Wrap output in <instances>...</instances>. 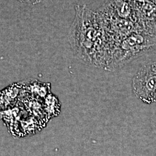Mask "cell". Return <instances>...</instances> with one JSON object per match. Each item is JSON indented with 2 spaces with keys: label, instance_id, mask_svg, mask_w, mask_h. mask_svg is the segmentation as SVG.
Masks as SVG:
<instances>
[{
  "label": "cell",
  "instance_id": "3",
  "mask_svg": "<svg viewBox=\"0 0 156 156\" xmlns=\"http://www.w3.org/2000/svg\"><path fill=\"white\" fill-rule=\"evenodd\" d=\"M134 94L146 104L156 102V62L141 67L132 81Z\"/></svg>",
  "mask_w": 156,
  "mask_h": 156
},
{
  "label": "cell",
  "instance_id": "4",
  "mask_svg": "<svg viewBox=\"0 0 156 156\" xmlns=\"http://www.w3.org/2000/svg\"><path fill=\"white\" fill-rule=\"evenodd\" d=\"M134 2L136 3H145V2H156V0H133Z\"/></svg>",
  "mask_w": 156,
  "mask_h": 156
},
{
  "label": "cell",
  "instance_id": "2",
  "mask_svg": "<svg viewBox=\"0 0 156 156\" xmlns=\"http://www.w3.org/2000/svg\"><path fill=\"white\" fill-rule=\"evenodd\" d=\"M156 46V36L142 30H136L114 47L106 63L108 70L122 68Z\"/></svg>",
  "mask_w": 156,
  "mask_h": 156
},
{
  "label": "cell",
  "instance_id": "1",
  "mask_svg": "<svg viewBox=\"0 0 156 156\" xmlns=\"http://www.w3.org/2000/svg\"><path fill=\"white\" fill-rule=\"evenodd\" d=\"M75 11L69 31L74 54L86 64L105 67L111 49L101 18L86 5H76Z\"/></svg>",
  "mask_w": 156,
  "mask_h": 156
}]
</instances>
